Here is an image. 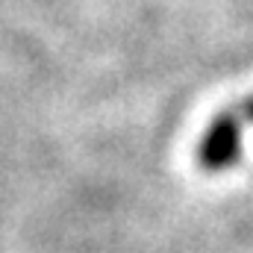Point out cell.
I'll use <instances>...</instances> for the list:
<instances>
[{"label":"cell","instance_id":"7a4b0ae2","mask_svg":"<svg viewBox=\"0 0 253 253\" xmlns=\"http://www.w3.org/2000/svg\"><path fill=\"white\" fill-rule=\"evenodd\" d=\"M245 115L253 121V97H251V100H245Z\"/></svg>","mask_w":253,"mask_h":253},{"label":"cell","instance_id":"6da1fadb","mask_svg":"<svg viewBox=\"0 0 253 253\" xmlns=\"http://www.w3.org/2000/svg\"><path fill=\"white\" fill-rule=\"evenodd\" d=\"M239 150H242V124L233 112H224L206 126L197 147V162L206 171H224L236 165Z\"/></svg>","mask_w":253,"mask_h":253}]
</instances>
